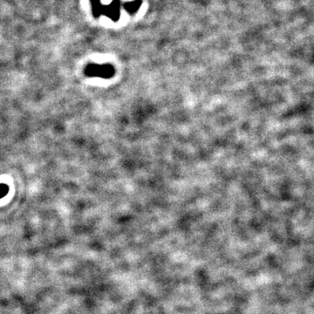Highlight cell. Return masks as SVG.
Masks as SVG:
<instances>
[{
  "mask_svg": "<svg viewBox=\"0 0 314 314\" xmlns=\"http://www.w3.org/2000/svg\"><path fill=\"white\" fill-rule=\"evenodd\" d=\"M141 4H142L141 0H135L125 5V8L129 13H136V11L139 9V7H141Z\"/></svg>",
  "mask_w": 314,
  "mask_h": 314,
  "instance_id": "obj_3",
  "label": "cell"
},
{
  "mask_svg": "<svg viewBox=\"0 0 314 314\" xmlns=\"http://www.w3.org/2000/svg\"><path fill=\"white\" fill-rule=\"evenodd\" d=\"M115 70L110 64H89L85 68V74L88 77L110 79L114 76Z\"/></svg>",
  "mask_w": 314,
  "mask_h": 314,
  "instance_id": "obj_1",
  "label": "cell"
},
{
  "mask_svg": "<svg viewBox=\"0 0 314 314\" xmlns=\"http://www.w3.org/2000/svg\"><path fill=\"white\" fill-rule=\"evenodd\" d=\"M102 13H104L114 20H117L120 17V4L117 0H114L110 6L102 7Z\"/></svg>",
  "mask_w": 314,
  "mask_h": 314,
  "instance_id": "obj_2",
  "label": "cell"
},
{
  "mask_svg": "<svg viewBox=\"0 0 314 314\" xmlns=\"http://www.w3.org/2000/svg\"><path fill=\"white\" fill-rule=\"evenodd\" d=\"M9 192V187L8 185L5 184V183H1L0 184V199H2L3 197H6Z\"/></svg>",
  "mask_w": 314,
  "mask_h": 314,
  "instance_id": "obj_4",
  "label": "cell"
}]
</instances>
